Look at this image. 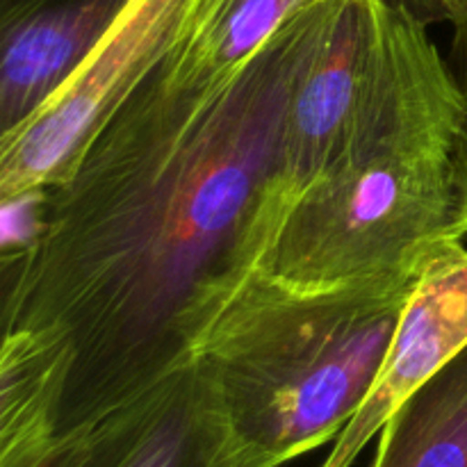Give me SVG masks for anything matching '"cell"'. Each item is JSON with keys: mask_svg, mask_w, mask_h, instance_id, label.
Masks as SVG:
<instances>
[{"mask_svg": "<svg viewBox=\"0 0 467 467\" xmlns=\"http://www.w3.org/2000/svg\"><path fill=\"white\" fill-rule=\"evenodd\" d=\"M301 12L213 99L150 73L5 251V331L55 333L73 351L57 431L190 358L201 319L267 258Z\"/></svg>", "mask_w": 467, "mask_h": 467, "instance_id": "1", "label": "cell"}, {"mask_svg": "<svg viewBox=\"0 0 467 467\" xmlns=\"http://www.w3.org/2000/svg\"><path fill=\"white\" fill-rule=\"evenodd\" d=\"M420 21L377 0L363 89L345 141L287 213L260 267L306 287L400 276L467 237V96Z\"/></svg>", "mask_w": 467, "mask_h": 467, "instance_id": "2", "label": "cell"}, {"mask_svg": "<svg viewBox=\"0 0 467 467\" xmlns=\"http://www.w3.org/2000/svg\"><path fill=\"white\" fill-rule=\"evenodd\" d=\"M418 272L306 287L254 267L223 290L187 356L222 400L242 467H283L345 431Z\"/></svg>", "mask_w": 467, "mask_h": 467, "instance_id": "3", "label": "cell"}, {"mask_svg": "<svg viewBox=\"0 0 467 467\" xmlns=\"http://www.w3.org/2000/svg\"><path fill=\"white\" fill-rule=\"evenodd\" d=\"M199 0H126L76 76L26 123L0 135V199L39 194L169 57Z\"/></svg>", "mask_w": 467, "mask_h": 467, "instance_id": "4", "label": "cell"}, {"mask_svg": "<svg viewBox=\"0 0 467 467\" xmlns=\"http://www.w3.org/2000/svg\"><path fill=\"white\" fill-rule=\"evenodd\" d=\"M27 467H242L214 388L187 358L67 424Z\"/></svg>", "mask_w": 467, "mask_h": 467, "instance_id": "5", "label": "cell"}, {"mask_svg": "<svg viewBox=\"0 0 467 467\" xmlns=\"http://www.w3.org/2000/svg\"><path fill=\"white\" fill-rule=\"evenodd\" d=\"M374 27L377 0H310L304 7L278 171L269 194L276 235L345 141L363 89Z\"/></svg>", "mask_w": 467, "mask_h": 467, "instance_id": "6", "label": "cell"}, {"mask_svg": "<svg viewBox=\"0 0 467 467\" xmlns=\"http://www.w3.org/2000/svg\"><path fill=\"white\" fill-rule=\"evenodd\" d=\"M467 347V237H450L420 265L372 390L319 467H351L401 404Z\"/></svg>", "mask_w": 467, "mask_h": 467, "instance_id": "7", "label": "cell"}, {"mask_svg": "<svg viewBox=\"0 0 467 467\" xmlns=\"http://www.w3.org/2000/svg\"><path fill=\"white\" fill-rule=\"evenodd\" d=\"M126 0H48L0 21V123L14 130L87 62Z\"/></svg>", "mask_w": 467, "mask_h": 467, "instance_id": "8", "label": "cell"}, {"mask_svg": "<svg viewBox=\"0 0 467 467\" xmlns=\"http://www.w3.org/2000/svg\"><path fill=\"white\" fill-rule=\"evenodd\" d=\"M308 3L199 0L182 39L155 71L178 94L219 96Z\"/></svg>", "mask_w": 467, "mask_h": 467, "instance_id": "9", "label": "cell"}, {"mask_svg": "<svg viewBox=\"0 0 467 467\" xmlns=\"http://www.w3.org/2000/svg\"><path fill=\"white\" fill-rule=\"evenodd\" d=\"M73 351L48 331H5L0 351V467H27L55 438Z\"/></svg>", "mask_w": 467, "mask_h": 467, "instance_id": "10", "label": "cell"}, {"mask_svg": "<svg viewBox=\"0 0 467 467\" xmlns=\"http://www.w3.org/2000/svg\"><path fill=\"white\" fill-rule=\"evenodd\" d=\"M372 467H467V347L388 420Z\"/></svg>", "mask_w": 467, "mask_h": 467, "instance_id": "11", "label": "cell"}, {"mask_svg": "<svg viewBox=\"0 0 467 467\" xmlns=\"http://www.w3.org/2000/svg\"><path fill=\"white\" fill-rule=\"evenodd\" d=\"M404 5L422 23H447L451 30L467 21V0H390Z\"/></svg>", "mask_w": 467, "mask_h": 467, "instance_id": "12", "label": "cell"}, {"mask_svg": "<svg viewBox=\"0 0 467 467\" xmlns=\"http://www.w3.org/2000/svg\"><path fill=\"white\" fill-rule=\"evenodd\" d=\"M447 62H450L451 73H454L461 89L467 96V21L451 30V46L450 53H447Z\"/></svg>", "mask_w": 467, "mask_h": 467, "instance_id": "13", "label": "cell"}, {"mask_svg": "<svg viewBox=\"0 0 467 467\" xmlns=\"http://www.w3.org/2000/svg\"><path fill=\"white\" fill-rule=\"evenodd\" d=\"M44 3H48V0H0V21H7V18L18 16V14L30 12V9L39 7Z\"/></svg>", "mask_w": 467, "mask_h": 467, "instance_id": "14", "label": "cell"}, {"mask_svg": "<svg viewBox=\"0 0 467 467\" xmlns=\"http://www.w3.org/2000/svg\"><path fill=\"white\" fill-rule=\"evenodd\" d=\"M461 182H463L465 199H467V123H465L463 141H461Z\"/></svg>", "mask_w": 467, "mask_h": 467, "instance_id": "15", "label": "cell"}]
</instances>
